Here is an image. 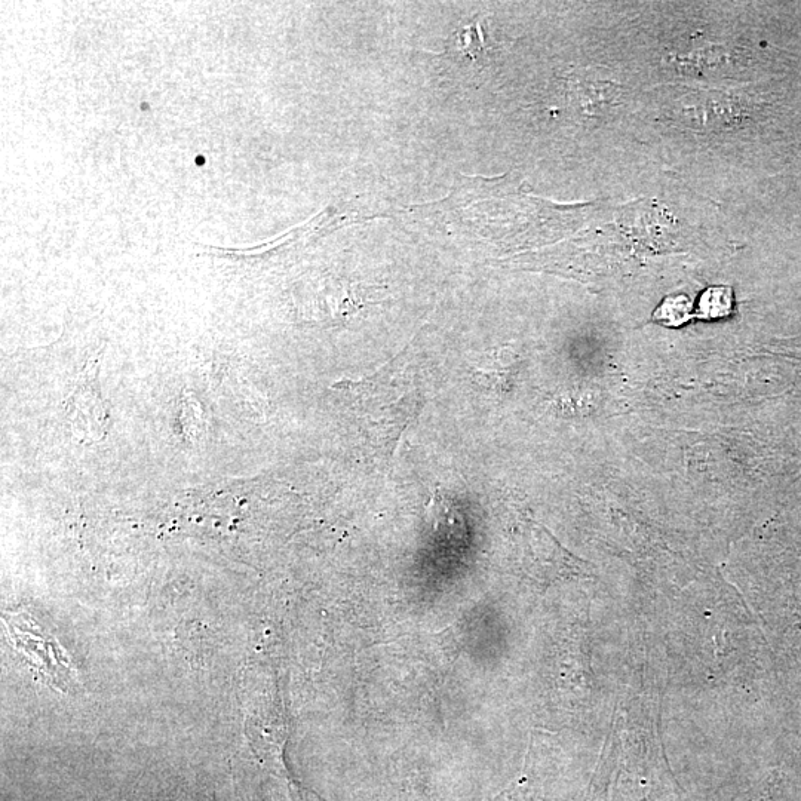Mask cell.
<instances>
[{
  "label": "cell",
  "instance_id": "obj_5",
  "mask_svg": "<svg viewBox=\"0 0 801 801\" xmlns=\"http://www.w3.org/2000/svg\"><path fill=\"white\" fill-rule=\"evenodd\" d=\"M687 309L689 300L686 297H672L662 303L661 309L655 313V319L665 325H680L689 319Z\"/></svg>",
  "mask_w": 801,
  "mask_h": 801
},
{
  "label": "cell",
  "instance_id": "obj_4",
  "mask_svg": "<svg viewBox=\"0 0 801 801\" xmlns=\"http://www.w3.org/2000/svg\"><path fill=\"white\" fill-rule=\"evenodd\" d=\"M732 312V290L727 287L711 288L702 296L701 315L721 318Z\"/></svg>",
  "mask_w": 801,
  "mask_h": 801
},
{
  "label": "cell",
  "instance_id": "obj_3",
  "mask_svg": "<svg viewBox=\"0 0 801 801\" xmlns=\"http://www.w3.org/2000/svg\"><path fill=\"white\" fill-rule=\"evenodd\" d=\"M445 54L451 60L459 63H477L483 61L486 54V39H484V29L480 20L460 27L447 42Z\"/></svg>",
  "mask_w": 801,
  "mask_h": 801
},
{
  "label": "cell",
  "instance_id": "obj_2",
  "mask_svg": "<svg viewBox=\"0 0 801 801\" xmlns=\"http://www.w3.org/2000/svg\"><path fill=\"white\" fill-rule=\"evenodd\" d=\"M9 637L17 649L44 672L45 677L58 687H67L73 681L72 669L64 650L54 638L46 635L32 619L24 615H5Z\"/></svg>",
  "mask_w": 801,
  "mask_h": 801
},
{
  "label": "cell",
  "instance_id": "obj_1",
  "mask_svg": "<svg viewBox=\"0 0 801 801\" xmlns=\"http://www.w3.org/2000/svg\"><path fill=\"white\" fill-rule=\"evenodd\" d=\"M343 389L351 395L349 405L367 443L388 460L402 432L425 405L419 377L411 373V362H402V356H398L373 376Z\"/></svg>",
  "mask_w": 801,
  "mask_h": 801
}]
</instances>
